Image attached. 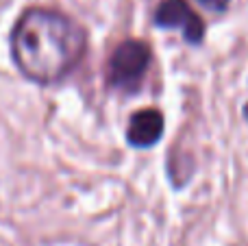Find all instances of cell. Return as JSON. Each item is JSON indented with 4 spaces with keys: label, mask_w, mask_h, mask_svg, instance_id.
Segmentation results:
<instances>
[{
    "label": "cell",
    "mask_w": 248,
    "mask_h": 246,
    "mask_svg": "<svg viewBox=\"0 0 248 246\" xmlns=\"http://www.w3.org/2000/svg\"><path fill=\"white\" fill-rule=\"evenodd\" d=\"M81 24L55 9L35 7L22 13L11 33L13 61L26 78L55 83L77 68L85 52Z\"/></svg>",
    "instance_id": "cell-1"
},
{
    "label": "cell",
    "mask_w": 248,
    "mask_h": 246,
    "mask_svg": "<svg viewBox=\"0 0 248 246\" xmlns=\"http://www.w3.org/2000/svg\"><path fill=\"white\" fill-rule=\"evenodd\" d=\"M150 65V50L144 42L126 39L116 48L109 61V83L118 90L135 92Z\"/></svg>",
    "instance_id": "cell-2"
},
{
    "label": "cell",
    "mask_w": 248,
    "mask_h": 246,
    "mask_svg": "<svg viewBox=\"0 0 248 246\" xmlns=\"http://www.w3.org/2000/svg\"><path fill=\"white\" fill-rule=\"evenodd\" d=\"M155 22L163 29H181L185 39L192 44H201L205 35L202 20L185 0H163L155 11Z\"/></svg>",
    "instance_id": "cell-3"
},
{
    "label": "cell",
    "mask_w": 248,
    "mask_h": 246,
    "mask_svg": "<svg viewBox=\"0 0 248 246\" xmlns=\"http://www.w3.org/2000/svg\"><path fill=\"white\" fill-rule=\"evenodd\" d=\"M161 135H163V116L157 109H141V111L133 113L126 131L131 146L135 148L155 146Z\"/></svg>",
    "instance_id": "cell-4"
},
{
    "label": "cell",
    "mask_w": 248,
    "mask_h": 246,
    "mask_svg": "<svg viewBox=\"0 0 248 246\" xmlns=\"http://www.w3.org/2000/svg\"><path fill=\"white\" fill-rule=\"evenodd\" d=\"M201 4L211 11H224L229 7V0H201Z\"/></svg>",
    "instance_id": "cell-5"
}]
</instances>
